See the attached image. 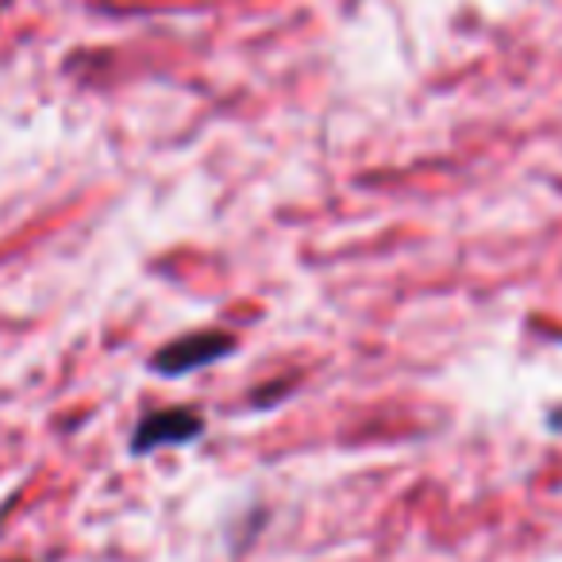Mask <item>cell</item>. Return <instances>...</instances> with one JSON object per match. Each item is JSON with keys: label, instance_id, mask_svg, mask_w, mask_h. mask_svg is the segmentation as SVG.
Returning a JSON list of instances; mask_svg holds the SVG:
<instances>
[{"label": "cell", "instance_id": "6da1fadb", "mask_svg": "<svg viewBox=\"0 0 562 562\" xmlns=\"http://www.w3.org/2000/svg\"><path fill=\"white\" fill-rule=\"evenodd\" d=\"M235 351V339L224 331H189V336L166 344L162 351L150 355V370L162 378H181L196 367H209V362L224 359Z\"/></svg>", "mask_w": 562, "mask_h": 562}, {"label": "cell", "instance_id": "7a4b0ae2", "mask_svg": "<svg viewBox=\"0 0 562 562\" xmlns=\"http://www.w3.org/2000/svg\"><path fill=\"white\" fill-rule=\"evenodd\" d=\"M204 416L196 408H155L132 431V454H150L158 447H181L201 439Z\"/></svg>", "mask_w": 562, "mask_h": 562}, {"label": "cell", "instance_id": "3957f363", "mask_svg": "<svg viewBox=\"0 0 562 562\" xmlns=\"http://www.w3.org/2000/svg\"><path fill=\"white\" fill-rule=\"evenodd\" d=\"M4 562H32V559H4Z\"/></svg>", "mask_w": 562, "mask_h": 562}]
</instances>
